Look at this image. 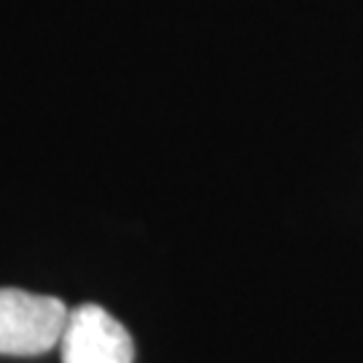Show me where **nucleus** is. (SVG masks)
<instances>
[{"label":"nucleus","instance_id":"f257e3e1","mask_svg":"<svg viewBox=\"0 0 363 363\" xmlns=\"http://www.w3.org/2000/svg\"><path fill=\"white\" fill-rule=\"evenodd\" d=\"M67 312L54 296L0 288V355H40L57 347Z\"/></svg>","mask_w":363,"mask_h":363},{"label":"nucleus","instance_id":"f03ea898","mask_svg":"<svg viewBox=\"0 0 363 363\" xmlns=\"http://www.w3.org/2000/svg\"><path fill=\"white\" fill-rule=\"evenodd\" d=\"M57 347L62 363H132L135 358L130 331L97 304L67 312Z\"/></svg>","mask_w":363,"mask_h":363}]
</instances>
